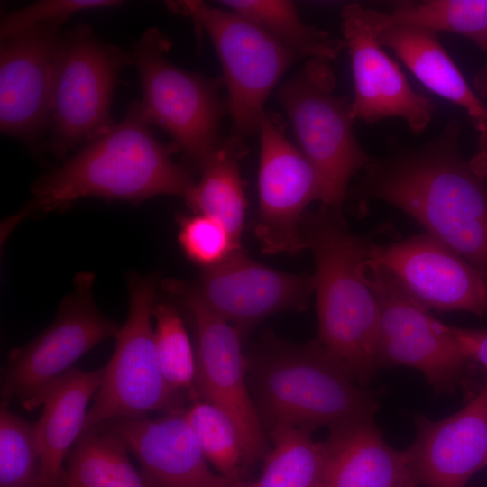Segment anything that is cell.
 Here are the masks:
<instances>
[{"mask_svg": "<svg viewBox=\"0 0 487 487\" xmlns=\"http://www.w3.org/2000/svg\"><path fill=\"white\" fill-rule=\"evenodd\" d=\"M184 409L159 418H121L100 426L123 439L149 487H232L238 482L209 469Z\"/></svg>", "mask_w": 487, "mask_h": 487, "instance_id": "obj_18", "label": "cell"}, {"mask_svg": "<svg viewBox=\"0 0 487 487\" xmlns=\"http://www.w3.org/2000/svg\"><path fill=\"white\" fill-rule=\"evenodd\" d=\"M471 169L481 177H487V148L480 150L469 160Z\"/></svg>", "mask_w": 487, "mask_h": 487, "instance_id": "obj_34", "label": "cell"}, {"mask_svg": "<svg viewBox=\"0 0 487 487\" xmlns=\"http://www.w3.org/2000/svg\"><path fill=\"white\" fill-rule=\"evenodd\" d=\"M63 23H41L1 40V132L29 144L37 143L49 127Z\"/></svg>", "mask_w": 487, "mask_h": 487, "instance_id": "obj_15", "label": "cell"}, {"mask_svg": "<svg viewBox=\"0 0 487 487\" xmlns=\"http://www.w3.org/2000/svg\"><path fill=\"white\" fill-rule=\"evenodd\" d=\"M104 366L86 372L71 368L53 381L41 394L43 407L36 422L40 466L35 487H64L63 463L81 435L90 398L99 389Z\"/></svg>", "mask_w": 487, "mask_h": 487, "instance_id": "obj_21", "label": "cell"}, {"mask_svg": "<svg viewBox=\"0 0 487 487\" xmlns=\"http://www.w3.org/2000/svg\"><path fill=\"white\" fill-rule=\"evenodd\" d=\"M450 328L466 356L487 369V330L453 326Z\"/></svg>", "mask_w": 487, "mask_h": 487, "instance_id": "obj_33", "label": "cell"}, {"mask_svg": "<svg viewBox=\"0 0 487 487\" xmlns=\"http://www.w3.org/2000/svg\"><path fill=\"white\" fill-rule=\"evenodd\" d=\"M300 232L315 261L317 340L367 387L379 371V308L363 272L372 243L353 234L342 213L322 204L306 210Z\"/></svg>", "mask_w": 487, "mask_h": 487, "instance_id": "obj_3", "label": "cell"}, {"mask_svg": "<svg viewBox=\"0 0 487 487\" xmlns=\"http://www.w3.org/2000/svg\"><path fill=\"white\" fill-rule=\"evenodd\" d=\"M272 449L253 487H320L325 454L310 432L284 424L270 427Z\"/></svg>", "mask_w": 487, "mask_h": 487, "instance_id": "obj_27", "label": "cell"}, {"mask_svg": "<svg viewBox=\"0 0 487 487\" xmlns=\"http://www.w3.org/2000/svg\"><path fill=\"white\" fill-rule=\"evenodd\" d=\"M179 243L185 255L205 269L215 266L240 249L225 226L201 214L179 219Z\"/></svg>", "mask_w": 487, "mask_h": 487, "instance_id": "obj_31", "label": "cell"}, {"mask_svg": "<svg viewBox=\"0 0 487 487\" xmlns=\"http://www.w3.org/2000/svg\"><path fill=\"white\" fill-rule=\"evenodd\" d=\"M153 317L158 360L167 383L190 401L198 400L196 354L178 309L172 303L156 301Z\"/></svg>", "mask_w": 487, "mask_h": 487, "instance_id": "obj_28", "label": "cell"}, {"mask_svg": "<svg viewBox=\"0 0 487 487\" xmlns=\"http://www.w3.org/2000/svg\"><path fill=\"white\" fill-rule=\"evenodd\" d=\"M207 459L225 478L240 481L244 456L238 429L223 410L201 400L184 409Z\"/></svg>", "mask_w": 487, "mask_h": 487, "instance_id": "obj_29", "label": "cell"}, {"mask_svg": "<svg viewBox=\"0 0 487 487\" xmlns=\"http://www.w3.org/2000/svg\"><path fill=\"white\" fill-rule=\"evenodd\" d=\"M363 272L379 308V370L412 368L436 394L454 392L470 359L450 326L435 318L386 268L369 257Z\"/></svg>", "mask_w": 487, "mask_h": 487, "instance_id": "obj_10", "label": "cell"}, {"mask_svg": "<svg viewBox=\"0 0 487 487\" xmlns=\"http://www.w3.org/2000/svg\"><path fill=\"white\" fill-rule=\"evenodd\" d=\"M131 54L98 40L87 24L63 33L51 98L47 142L56 156L65 157L112 123L109 111L120 70Z\"/></svg>", "mask_w": 487, "mask_h": 487, "instance_id": "obj_9", "label": "cell"}, {"mask_svg": "<svg viewBox=\"0 0 487 487\" xmlns=\"http://www.w3.org/2000/svg\"><path fill=\"white\" fill-rule=\"evenodd\" d=\"M117 0H43L33 2L21 9L5 14L0 23L1 40L31 27L63 21L72 14L83 10L115 7L122 5Z\"/></svg>", "mask_w": 487, "mask_h": 487, "instance_id": "obj_32", "label": "cell"}, {"mask_svg": "<svg viewBox=\"0 0 487 487\" xmlns=\"http://www.w3.org/2000/svg\"><path fill=\"white\" fill-rule=\"evenodd\" d=\"M369 258L429 310L487 317V271L427 233L385 246L372 243Z\"/></svg>", "mask_w": 487, "mask_h": 487, "instance_id": "obj_16", "label": "cell"}, {"mask_svg": "<svg viewBox=\"0 0 487 487\" xmlns=\"http://www.w3.org/2000/svg\"><path fill=\"white\" fill-rule=\"evenodd\" d=\"M171 47L157 28L146 30L136 42L131 62L142 86L141 114L163 129L179 151L201 169L222 142L220 123L227 106L222 78H212L173 65L166 57Z\"/></svg>", "mask_w": 487, "mask_h": 487, "instance_id": "obj_6", "label": "cell"}, {"mask_svg": "<svg viewBox=\"0 0 487 487\" xmlns=\"http://www.w3.org/2000/svg\"><path fill=\"white\" fill-rule=\"evenodd\" d=\"M320 487H418L407 450L390 446L374 418L329 430Z\"/></svg>", "mask_w": 487, "mask_h": 487, "instance_id": "obj_20", "label": "cell"}, {"mask_svg": "<svg viewBox=\"0 0 487 487\" xmlns=\"http://www.w3.org/2000/svg\"><path fill=\"white\" fill-rule=\"evenodd\" d=\"M258 133L261 146L254 234L264 253L294 255L306 249L300 223L308 206L316 200L321 202L320 180L277 120L265 113Z\"/></svg>", "mask_w": 487, "mask_h": 487, "instance_id": "obj_13", "label": "cell"}, {"mask_svg": "<svg viewBox=\"0 0 487 487\" xmlns=\"http://www.w3.org/2000/svg\"><path fill=\"white\" fill-rule=\"evenodd\" d=\"M377 40L391 49L430 91L462 107L480 133V150L487 148V105L473 92L441 44L438 32L419 26L395 24Z\"/></svg>", "mask_w": 487, "mask_h": 487, "instance_id": "obj_22", "label": "cell"}, {"mask_svg": "<svg viewBox=\"0 0 487 487\" xmlns=\"http://www.w3.org/2000/svg\"><path fill=\"white\" fill-rule=\"evenodd\" d=\"M245 154L241 138L222 140L218 148L199 170L198 182L185 195L187 204L195 212L223 224L235 244L241 246L247 207L239 161Z\"/></svg>", "mask_w": 487, "mask_h": 487, "instance_id": "obj_23", "label": "cell"}, {"mask_svg": "<svg viewBox=\"0 0 487 487\" xmlns=\"http://www.w3.org/2000/svg\"><path fill=\"white\" fill-rule=\"evenodd\" d=\"M163 288L184 308L194 326L198 400L218 408L232 418L246 464L264 458L270 450L248 385L243 334L207 308L193 284L167 280Z\"/></svg>", "mask_w": 487, "mask_h": 487, "instance_id": "obj_11", "label": "cell"}, {"mask_svg": "<svg viewBox=\"0 0 487 487\" xmlns=\"http://www.w3.org/2000/svg\"><path fill=\"white\" fill-rule=\"evenodd\" d=\"M461 125L451 119L419 146L393 142L372 158L351 196L359 204L388 203L426 233L487 271V177L471 169L460 148Z\"/></svg>", "mask_w": 487, "mask_h": 487, "instance_id": "obj_1", "label": "cell"}, {"mask_svg": "<svg viewBox=\"0 0 487 487\" xmlns=\"http://www.w3.org/2000/svg\"><path fill=\"white\" fill-rule=\"evenodd\" d=\"M94 281L91 272H78L53 322L10 352L1 371L2 404L17 400L27 410H33L43 391L78 358L103 341L115 338L121 326L96 306Z\"/></svg>", "mask_w": 487, "mask_h": 487, "instance_id": "obj_12", "label": "cell"}, {"mask_svg": "<svg viewBox=\"0 0 487 487\" xmlns=\"http://www.w3.org/2000/svg\"><path fill=\"white\" fill-rule=\"evenodd\" d=\"M416 436L406 449L420 484L465 487L487 466V381L455 413L439 420L417 415Z\"/></svg>", "mask_w": 487, "mask_h": 487, "instance_id": "obj_19", "label": "cell"}, {"mask_svg": "<svg viewBox=\"0 0 487 487\" xmlns=\"http://www.w3.org/2000/svg\"><path fill=\"white\" fill-rule=\"evenodd\" d=\"M329 61L308 59L278 91L299 143L316 170L321 204L342 213L354 175L372 161L354 133L353 102L335 94Z\"/></svg>", "mask_w": 487, "mask_h": 487, "instance_id": "obj_5", "label": "cell"}, {"mask_svg": "<svg viewBox=\"0 0 487 487\" xmlns=\"http://www.w3.org/2000/svg\"><path fill=\"white\" fill-rule=\"evenodd\" d=\"M375 22L379 33L395 24L419 26L464 36L487 52V0L402 1L391 13L375 10Z\"/></svg>", "mask_w": 487, "mask_h": 487, "instance_id": "obj_26", "label": "cell"}, {"mask_svg": "<svg viewBox=\"0 0 487 487\" xmlns=\"http://www.w3.org/2000/svg\"><path fill=\"white\" fill-rule=\"evenodd\" d=\"M40 466L37 426L7 405L0 411V487H35Z\"/></svg>", "mask_w": 487, "mask_h": 487, "instance_id": "obj_30", "label": "cell"}, {"mask_svg": "<svg viewBox=\"0 0 487 487\" xmlns=\"http://www.w3.org/2000/svg\"><path fill=\"white\" fill-rule=\"evenodd\" d=\"M127 450L123 439L103 426L81 433L66 458L64 487H149Z\"/></svg>", "mask_w": 487, "mask_h": 487, "instance_id": "obj_24", "label": "cell"}, {"mask_svg": "<svg viewBox=\"0 0 487 487\" xmlns=\"http://www.w3.org/2000/svg\"><path fill=\"white\" fill-rule=\"evenodd\" d=\"M232 487H253V483H245L240 481Z\"/></svg>", "mask_w": 487, "mask_h": 487, "instance_id": "obj_35", "label": "cell"}, {"mask_svg": "<svg viewBox=\"0 0 487 487\" xmlns=\"http://www.w3.org/2000/svg\"><path fill=\"white\" fill-rule=\"evenodd\" d=\"M210 38L227 92V113L236 137L259 132L263 105L288 69L302 58L258 24L229 9L202 1L170 3Z\"/></svg>", "mask_w": 487, "mask_h": 487, "instance_id": "obj_7", "label": "cell"}, {"mask_svg": "<svg viewBox=\"0 0 487 487\" xmlns=\"http://www.w3.org/2000/svg\"><path fill=\"white\" fill-rule=\"evenodd\" d=\"M221 4L258 24L302 59L335 60L345 48L343 40L305 23L290 1L225 0Z\"/></svg>", "mask_w": 487, "mask_h": 487, "instance_id": "obj_25", "label": "cell"}, {"mask_svg": "<svg viewBox=\"0 0 487 487\" xmlns=\"http://www.w3.org/2000/svg\"><path fill=\"white\" fill-rule=\"evenodd\" d=\"M341 17L354 78V118L374 124L400 117L413 133H423L436 112L435 105L409 85L398 63L384 51L377 40L371 9L349 4L344 6Z\"/></svg>", "mask_w": 487, "mask_h": 487, "instance_id": "obj_14", "label": "cell"}, {"mask_svg": "<svg viewBox=\"0 0 487 487\" xmlns=\"http://www.w3.org/2000/svg\"><path fill=\"white\" fill-rule=\"evenodd\" d=\"M177 152L173 142L162 143L153 135L134 101L119 123L33 184L32 198L5 223V234L26 218L61 210L82 198L137 203L157 195L185 197L195 180L174 161Z\"/></svg>", "mask_w": 487, "mask_h": 487, "instance_id": "obj_2", "label": "cell"}, {"mask_svg": "<svg viewBox=\"0 0 487 487\" xmlns=\"http://www.w3.org/2000/svg\"><path fill=\"white\" fill-rule=\"evenodd\" d=\"M157 280L154 274L131 273L128 277L127 318L104 366L103 380L82 433L116 418L183 409V394L167 383L158 360L152 326Z\"/></svg>", "mask_w": 487, "mask_h": 487, "instance_id": "obj_8", "label": "cell"}, {"mask_svg": "<svg viewBox=\"0 0 487 487\" xmlns=\"http://www.w3.org/2000/svg\"><path fill=\"white\" fill-rule=\"evenodd\" d=\"M193 286L207 308L242 334L275 313L306 308L316 288L314 275L271 269L242 248L205 269Z\"/></svg>", "mask_w": 487, "mask_h": 487, "instance_id": "obj_17", "label": "cell"}, {"mask_svg": "<svg viewBox=\"0 0 487 487\" xmlns=\"http://www.w3.org/2000/svg\"><path fill=\"white\" fill-rule=\"evenodd\" d=\"M247 359L248 385L262 424L311 433L375 418L374 393L318 340L299 345L268 335Z\"/></svg>", "mask_w": 487, "mask_h": 487, "instance_id": "obj_4", "label": "cell"}]
</instances>
